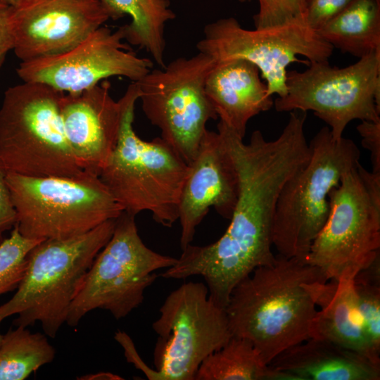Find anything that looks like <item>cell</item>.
<instances>
[{
    "mask_svg": "<svg viewBox=\"0 0 380 380\" xmlns=\"http://www.w3.org/2000/svg\"><path fill=\"white\" fill-rule=\"evenodd\" d=\"M267 365L298 380L380 379V366L356 352L314 338L289 347Z\"/></svg>",
    "mask_w": 380,
    "mask_h": 380,
    "instance_id": "cell-19",
    "label": "cell"
},
{
    "mask_svg": "<svg viewBox=\"0 0 380 380\" xmlns=\"http://www.w3.org/2000/svg\"><path fill=\"white\" fill-rule=\"evenodd\" d=\"M19 0H0L1 2L8 4L10 6H15L17 4Z\"/></svg>",
    "mask_w": 380,
    "mask_h": 380,
    "instance_id": "cell-34",
    "label": "cell"
},
{
    "mask_svg": "<svg viewBox=\"0 0 380 380\" xmlns=\"http://www.w3.org/2000/svg\"><path fill=\"white\" fill-rule=\"evenodd\" d=\"M41 240L24 237L16 227L0 243V295L16 290L21 281L29 252Z\"/></svg>",
    "mask_w": 380,
    "mask_h": 380,
    "instance_id": "cell-25",
    "label": "cell"
},
{
    "mask_svg": "<svg viewBox=\"0 0 380 380\" xmlns=\"http://www.w3.org/2000/svg\"><path fill=\"white\" fill-rule=\"evenodd\" d=\"M152 324L158 335L151 380H195L203 360L232 338L224 308L203 282L189 281L172 291Z\"/></svg>",
    "mask_w": 380,
    "mask_h": 380,
    "instance_id": "cell-10",
    "label": "cell"
},
{
    "mask_svg": "<svg viewBox=\"0 0 380 380\" xmlns=\"http://www.w3.org/2000/svg\"><path fill=\"white\" fill-rule=\"evenodd\" d=\"M196 48L216 62L241 58L253 63L266 82L268 94L279 97L287 91V67L301 62L297 56L309 62L328 61L334 49L303 23L250 30L232 17L207 24Z\"/></svg>",
    "mask_w": 380,
    "mask_h": 380,
    "instance_id": "cell-13",
    "label": "cell"
},
{
    "mask_svg": "<svg viewBox=\"0 0 380 380\" xmlns=\"http://www.w3.org/2000/svg\"><path fill=\"white\" fill-rule=\"evenodd\" d=\"M44 334L27 327L9 329L0 345V380H23L51 362L56 351Z\"/></svg>",
    "mask_w": 380,
    "mask_h": 380,
    "instance_id": "cell-24",
    "label": "cell"
},
{
    "mask_svg": "<svg viewBox=\"0 0 380 380\" xmlns=\"http://www.w3.org/2000/svg\"><path fill=\"white\" fill-rule=\"evenodd\" d=\"M108 20L99 0H19L12 11V50L21 62L59 54Z\"/></svg>",
    "mask_w": 380,
    "mask_h": 380,
    "instance_id": "cell-15",
    "label": "cell"
},
{
    "mask_svg": "<svg viewBox=\"0 0 380 380\" xmlns=\"http://www.w3.org/2000/svg\"><path fill=\"white\" fill-rule=\"evenodd\" d=\"M309 147L308 160L286 182L276 203L272 243L286 258L305 260L328 218L330 192L360 163L356 144L343 137L334 139L329 127L315 134Z\"/></svg>",
    "mask_w": 380,
    "mask_h": 380,
    "instance_id": "cell-6",
    "label": "cell"
},
{
    "mask_svg": "<svg viewBox=\"0 0 380 380\" xmlns=\"http://www.w3.org/2000/svg\"><path fill=\"white\" fill-rule=\"evenodd\" d=\"M328 281L304 259L276 255L272 265L256 268L233 289L224 308L232 336L251 341L268 365L310 338Z\"/></svg>",
    "mask_w": 380,
    "mask_h": 380,
    "instance_id": "cell-2",
    "label": "cell"
},
{
    "mask_svg": "<svg viewBox=\"0 0 380 380\" xmlns=\"http://www.w3.org/2000/svg\"><path fill=\"white\" fill-rule=\"evenodd\" d=\"M357 272L348 270L336 281L334 293L312 321L310 338L333 342L380 366V356L369 346L358 317L354 282Z\"/></svg>",
    "mask_w": 380,
    "mask_h": 380,
    "instance_id": "cell-20",
    "label": "cell"
},
{
    "mask_svg": "<svg viewBox=\"0 0 380 380\" xmlns=\"http://www.w3.org/2000/svg\"><path fill=\"white\" fill-rule=\"evenodd\" d=\"M309 64L303 72H287L286 94L274 101L277 111L312 110L335 139L354 120L380 121V52L343 68L328 61Z\"/></svg>",
    "mask_w": 380,
    "mask_h": 380,
    "instance_id": "cell-11",
    "label": "cell"
},
{
    "mask_svg": "<svg viewBox=\"0 0 380 380\" xmlns=\"http://www.w3.org/2000/svg\"><path fill=\"white\" fill-rule=\"evenodd\" d=\"M63 92L45 84L23 82L4 93L0 108V160L8 172L32 177H80L65 135Z\"/></svg>",
    "mask_w": 380,
    "mask_h": 380,
    "instance_id": "cell-5",
    "label": "cell"
},
{
    "mask_svg": "<svg viewBox=\"0 0 380 380\" xmlns=\"http://www.w3.org/2000/svg\"><path fill=\"white\" fill-rule=\"evenodd\" d=\"M354 281L355 284L380 286V253L369 264L357 272Z\"/></svg>",
    "mask_w": 380,
    "mask_h": 380,
    "instance_id": "cell-32",
    "label": "cell"
},
{
    "mask_svg": "<svg viewBox=\"0 0 380 380\" xmlns=\"http://www.w3.org/2000/svg\"><path fill=\"white\" fill-rule=\"evenodd\" d=\"M115 219L70 237L49 239L29 252L23 277L12 298L0 306V316L16 315L15 327L39 322L54 338L66 322L70 307L96 256L110 239Z\"/></svg>",
    "mask_w": 380,
    "mask_h": 380,
    "instance_id": "cell-4",
    "label": "cell"
},
{
    "mask_svg": "<svg viewBox=\"0 0 380 380\" xmlns=\"http://www.w3.org/2000/svg\"><path fill=\"white\" fill-rule=\"evenodd\" d=\"M362 146L370 153L372 172L380 173V121L362 120L357 126Z\"/></svg>",
    "mask_w": 380,
    "mask_h": 380,
    "instance_id": "cell-30",
    "label": "cell"
},
{
    "mask_svg": "<svg viewBox=\"0 0 380 380\" xmlns=\"http://www.w3.org/2000/svg\"><path fill=\"white\" fill-rule=\"evenodd\" d=\"M17 214L15 227L30 239L86 233L123 211L99 176L32 177L7 172Z\"/></svg>",
    "mask_w": 380,
    "mask_h": 380,
    "instance_id": "cell-7",
    "label": "cell"
},
{
    "mask_svg": "<svg viewBox=\"0 0 380 380\" xmlns=\"http://www.w3.org/2000/svg\"><path fill=\"white\" fill-rule=\"evenodd\" d=\"M103 81L76 94L64 93L61 117L68 143L84 172L99 176L114 150L120 129L122 104Z\"/></svg>",
    "mask_w": 380,
    "mask_h": 380,
    "instance_id": "cell-17",
    "label": "cell"
},
{
    "mask_svg": "<svg viewBox=\"0 0 380 380\" xmlns=\"http://www.w3.org/2000/svg\"><path fill=\"white\" fill-rule=\"evenodd\" d=\"M110 19L129 16L123 25L125 40L148 53L156 63L164 68L165 37L167 23L176 15L169 0H99Z\"/></svg>",
    "mask_w": 380,
    "mask_h": 380,
    "instance_id": "cell-21",
    "label": "cell"
},
{
    "mask_svg": "<svg viewBox=\"0 0 380 380\" xmlns=\"http://www.w3.org/2000/svg\"><path fill=\"white\" fill-rule=\"evenodd\" d=\"M124 41L122 26L113 31L103 25L65 52L20 62L17 73L23 82L45 84L65 94L81 92L110 77L137 82L153 62L138 56Z\"/></svg>",
    "mask_w": 380,
    "mask_h": 380,
    "instance_id": "cell-14",
    "label": "cell"
},
{
    "mask_svg": "<svg viewBox=\"0 0 380 380\" xmlns=\"http://www.w3.org/2000/svg\"><path fill=\"white\" fill-rule=\"evenodd\" d=\"M353 0H306L304 23L318 31L341 13Z\"/></svg>",
    "mask_w": 380,
    "mask_h": 380,
    "instance_id": "cell-28",
    "label": "cell"
},
{
    "mask_svg": "<svg viewBox=\"0 0 380 380\" xmlns=\"http://www.w3.org/2000/svg\"><path fill=\"white\" fill-rule=\"evenodd\" d=\"M239 180L237 201L222 236L205 246L191 243L177 263L161 274L166 279L202 277L210 298L227 305L235 286L256 268L274 263L272 229L277 198L283 186L308 160L304 130L287 123L271 141L255 130L248 143L226 126L219 129Z\"/></svg>",
    "mask_w": 380,
    "mask_h": 380,
    "instance_id": "cell-1",
    "label": "cell"
},
{
    "mask_svg": "<svg viewBox=\"0 0 380 380\" xmlns=\"http://www.w3.org/2000/svg\"><path fill=\"white\" fill-rule=\"evenodd\" d=\"M80 379H122L120 376L113 374L110 372H99L94 374H89L81 376Z\"/></svg>",
    "mask_w": 380,
    "mask_h": 380,
    "instance_id": "cell-33",
    "label": "cell"
},
{
    "mask_svg": "<svg viewBox=\"0 0 380 380\" xmlns=\"http://www.w3.org/2000/svg\"><path fill=\"white\" fill-rule=\"evenodd\" d=\"M355 289L362 331L373 352L380 356V286L355 284Z\"/></svg>",
    "mask_w": 380,
    "mask_h": 380,
    "instance_id": "cell-26",
    "label": "cell"
},
{
    "mask_svg": "<svg viewBox=\"0 0 380 380\" xmlns=\"http://www.w3.org/2000/svg\"><path fill=\"white\" fill-rule=\"evenodd\" d=\"M216 61L199 52L151 69L137 82L143 112L189 165L195 158L210 120L217 115L205 84Z\"/></svg>",
    "mask_w": 380,
    "mask_h": 380,
    "instance_id": "cell-12",
    "label": "cell"
},
{
    "mask_svg": "<svg viewBox=\"0 0 380 380\" xmlns=\"http://www.w3.org/2000/svg\"><path fill=\"white\" fill-rule=\"evenodd\" d=\"M317 32L334 48L359 58L380 52V0H353Z\"/></svg>",
    "mask_w": 380,
    "mask_h": 380,
    "instance_id": "cell-22",
    "label": "cell"
},
{
    "mask_svg": "<svg viewBox=\"0 0 380 380\" xmlns=\"http://www.w3.org/2000/svg\"><path fill=\"white\" fill-rule=\"evenodd\" d=\"M135 216L122 211L113 234L96 256L74 298L66 323L75 327L88 312L107 310L116 319L127 316L144 299L156 279V270L175 265L177 258L158 253L141 240Z\"/></svg>",
    "mask_w": 380,
    "mask_h": 380,
    "instance_id": "cell-8",
    "label": "cell"
},
{
    "mask_svg": "<svg viewBox=\"0 0 380 380\" xmlns=\"http://www.w3.org/2000/svg\"><path fill=\"white\" fill-rule=\"evenodd\" d=\"M243 3L253 0H239ZM258 13L253 16L255 29L280 27L291 23H304L306 0H255Z\"/></svg>",
    "mask_w": 380,
    "mask_h": 380,
    "instance_id": "cell-27",
    "label": "cell"
},
{
    "mask_svg": "<svg viewBox=\"0 0 380 380\" xmlns=\"http://www.w3.org/2000/svg\"><path fill=\"white\" fill-rule=\"evenodd\" d=\"M289 375L270 369L247 338L232 336L199 366L195 380H287Z\"/></svg>",
    "mask_w": 380,
    "mask_h": 380,
    "instance_id": "cell-23",
    "label": "cell"
},
{
    "mask_svg": "<svg viewBox=\"0 0 380 380\" xmlns=\"http://www.w3.org/2000/svg\"><path fill=\"white\" fill-rule=\"evenodd\" d=\"M205 91L220 121L243 139L249 120L274 104L258 67L241 58L216 62Z\"/></svg>",
    "mask_w": 380,
    "mask_h": 380,
    "instance_id": "cell-18",
    "label": "cell"
},
{
    "mask_svg": "<svg viewBox=\"0 0 380 380\" xmlns=\"http://www.w3.org/2000/svg\"><path fill=\"white\" fill-rule=\"evenodd\" d=\"M139 96L137 83L132 82L120 98L118 141L99 177L123 211L134 215L148 211L157 223L171 227L178 220L189 165L160 137L144 141L136 134L133 123Z\"/></svg>",
    "mask_w": 380,
    "mask_h": 380,
    "instance_id": "cell-3",
    "label": "cell"
},
{
    "mask_svg": "<svg viewBox=\"0 0 380 380\" xmlns=\"http://www.w3.org/2000/svg\"><path fill=\"white\" fill-rule=\"evenodd\" d=\"M239 194L237 172L224 141L217 132H205L189 164L179 205L180 247L190 244L210 208L229 220Z\"/></svg>",
    "mask_w": 380,
    "mask_h": 380,
    "instance_id": "cell-16",
    "label": "cell"
},
{
    "mask_svg": "<svg viewBox=\"0 0 380 380\" xmlns=\"http://www.w3.org/2000/svg\"><path fill=\"white\" fill-rule=\"evenodd\" d=\"M3 319H4V318H2V317L0 316V324H1V322H2ZM2 338H3V335L0 333V345H1V341H2Z\"/></svg>",
    "mask_w": 380,
    "mask_h": 380,
    "instance_id": "cell-35",
    "label": "cell"
},
{
    "mask_svg": "<svg viewBox=\"0 0 380 380\" xmlns=\"http://www.w3.org/2000/svg\"><path fill=\"white\" fill-rule=\"evenodd\" d=\"M13 6L0 1V70L8 52L13 49Z\"/></svg>",
    "mask_w": 380,
    "mask_h": 380,
    "instance_id": "cell-31",
    "label": "cell"
},
{
    "mask_svg": "<svg viewBox=\"0 0 380 380\" xmlns=\"http://www.w3.org/2000/svg\"><path fill=\"white\" fill-rule=\"evenodd\" d=\"M7 172L0 160V243L4 239V234L13 229L17 223V214L6 181Z\"/></svg>",
    "mask_w": 380,
    "mask_h": 380,
    "instance_id": "cell-29",
    "label": "cell"
},
{
    "mask_svg": "<svg viewBox=\"0 0 380 380\" xmlns=\"http://www.w3.org/2000/svg\"><path fill=\"white\" fill-rule=\"evenodd\" d=\"M330 211L305 261L329 281L360 270L380 253V173L361 163L342 176L329 194Z\"/></svg>",
    "mask_w": 380,
    "mask_h": 380,
    "instance_id": "cell-9",
    "label": "cell"
}]
</instances>
